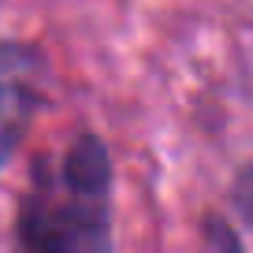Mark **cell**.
<instances>
[{
	"instance_id": "cell-1",
	"label": "cell",
	"mask_w": 253,
	"mask_h": 253,
	"mask_svg": "<svg viewBox=\"0 0 253 253\" xmlns=\"http://www.w3.org/2000/svg\"><path fill=\"white\" fill-rule=\"evenodd\" d=\"M23 253H112L108 235V153L82 134L63 157L60 179L38 171L19 216Z\"/></svg>"
},
{
	"instance_id": "cell-2",
	"label": "cell",
	"mask_w": 253,
	"mask_h": 253,
	"mask_svg": "<svg viewBox=\"0 0 253 253\" xmlns=\"http://www.w3.org/2000/svg\"><path fill=\"white\" fill-rule=\"evenodd\" d=\"M41 104V60L23 45H0V168Z\"/></svg>"
},
{
	"instance_id": "cell-3",
	"label": "cell",
	"mask_w": 253,
	"mask_h": 253,
	"mask_svg": "<svg viewBox=\"0 0 253 253\" xmlns=\"http://www.w3.org/2000/svg\"><path fill=\"white\" fill-rule=\"evenodd\" d=\"M235 205H238V212L253 223V164L242 168V175H238V182H235Z\"/></svg>"
},
{
	"instance_id": "cell-4",
	"label": "cell",
	"mask_w": 253,
	"mask_h": 253,
	"mask_svg": "<svg viewBox=\"0 0 253 253\" xmlns=\"http://www.w3.org/2000/svg\"><path fill=\"white\" fill-rule=\"evenodd\" d=\"M216 238L223 242V253H235V238L227 235V227H220V231H216Z\"/></svg>"
}]
</instances>
